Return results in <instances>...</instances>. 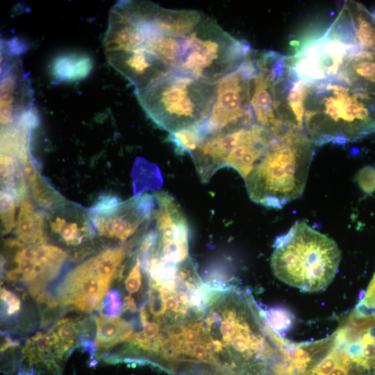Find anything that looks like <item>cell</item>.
I'll list each match as a JSON object with an SVG mask.
<instances>
[{"instance_id": "1", "label": "cell", "mask_w": 375, "mask_h": 375, "mask_svg": "<svg viewBox=\"0 0 375 375\" xmlns=\"http://www.w3.org/2000/svg\"><path fill=\"white\" fill-rule=\"evenodd\" d=\"M190 10L162 8L149 1H119L110 10L103 47L109 65L142 89L177 72Z\"/></svg>"}, {"instance_id": "2", "label": "cell", "mask_w": 375, "mask_h": 375, "mask_svg": "<svg viewBox=\"0 0 375 375\" xmlns=\"http://www.w3.org/2000/svg\"><path fill=\"white\" fill-rule=\"evenodd\" d=\"M290 46L285 62L294 78L353 88L357 65L375 56V22L360 3L345 1L329 26L307 31Z\"/></svg>"}, {"instance_id": "3", "label": "cell", "mask_w": 375, "mask_h": 375, "mask_svg": "<svg viewBox=\"0 0 375 375\" xmlns=\"http://www.w3.org/2000/svg\"><path fill=\"white\" fill-rule=\"evenodd\" d=\"M304 131L315 146L375 135V93L332 83H307Z\"/></svg>"}, {"instance_id": "4", "label": "cell", "mask_w": 375, "mask_h": 375, "mask_svg": "<svg viewBox=\"0 0 375 375\" xmlns=\"http://www.w3.org/2000/svg\"><path fill=\"white\" fill-rule=\"evenodd\" d=\"M315 145L304 131L274 135L268 149L244 180L250 199L281 209L303 194Z\"/></svg>"}, {"instance_id": "5", "label": "cell", "mask_w": 375, "mask_h": 375, "mask_svg": "<svg viewBox=\"0 0 375 375\" xmlns=\"http://www.w3.org/2000/svg\"><path fill=\"white\" fill-rule=\"evenodd\" d=\"M274 247L271 267L274 276L301 291L326 289L338 272L341 260L338 246L303 221H297L278 236Z\"/></svg>"}, {"instance_id": "6", "label": "cell", "mask_w": 375, "mask_h": 375, "mask_svg": "<svg viewBox=\"0 0 375 375\" xmlns=\"http://www.w3.org/2000/svg\"><path fill=\"white\" fill-rule=\"evenodd\" d=\"M217 83L172 72L135 93L147 117L171 133L199 126L207 119L217 97Z\"/></svg>"}, {"instance_id": "7", "label": "cell", "mask_w": 375, "mask_h": 375, "mask_svg": "<svg viewBox=\"0 0 375 375\" xmlns=\"http://www.w3.org/2000/svg\"><path fill=\"white\" fill-rule=\"evenodd\" d=\"M251 51L204 13L185 35L177 73L217 83L236 70Z\"/></svg>"}, {"instance_id": "8", "label": "cell", "mask_w": 375, "mask_h": 375, "mask_svg": "<svg viewBox=\"0 0 375 375\" xmlns=\"http://www.w3.org/2000/svg\"><path fill=\"white\" fill-rule=\"evenodd\" d=\"M256 72L253 50L234 72L217 82V97L199 130L206 138L256 123L253 112L251 81Z\"/></svg>"}, {"instance_id": "9", "label": "cell", "mask_w": 375, "mask_h": 375, "mask_svg": "<svg viewBox=\"0 0 375 375\" xmlns=\"http://www.w3.org/2000/svg\"><path fill=\"white\" fill-rule=\"evenodd\" d=\"M156 208L153 194L136 196L124 202L115 197L104 196L88 215L98 235L124 243L149 226Z\"/></svg>"}, {"instance_id": "10", "label": "cell", "mask_w": 375, "mask_h": 375, "mask_svg": "<svg viewBox=\"0 0 375 375\" xmlns=\"http://www.w3.org/2000/svg\"><path fill=\"white\" fill-rule=\"evenodd\" d=\"M256 72L251 81V106L256 122L278 135L286 128L281 122L274 97L276 81L286 69L285 56L272 51H253Z\"/></svg>"}, {"instance_id": "11", "label": "cell", "mask_w": 375, "mask_h": 375, "mask_svg": "<svg viewBox=\"0 0 375 375\" xmlns=\"http://www.w3.org/2000/svg\"><path fill=\"white\" fill-rule=\"evenodd\" d=\"M4 247L15 251V266L7 272L8 280L30 283L31 293L41 291L56 276L67 258L65 251L51 244L26 247L19 240L10 238L4 240Z\"/></svg>"}, {"instance_id": "12", "label": "cell", "mask_w": 375, "mask_h": 375, "mask_svg": "<svg viewBox=\"0 0 375 375\" xmlns=\"http://www.w3.org/2000/svg\"><path fill=\"white\" fill-rule=\"evenodd\" d=\"M333 336L353 375H375L374 313L356 306L344 317Z\"/></svg>"}, {"instance_id": "13", "label": "cell", "mask_w": 375, "mask_h": 375, "mask_svg": "<svg viewBox=\"0 0 375 375\" xmlns=\"http://www.w3.org/2000/svg\"><path fill=\"white\" fill-rule=\"evenodd\" d=\"M260 128L254 123L204 138L191 155L201 181H208L217 170L222 168L228 153L251 138Z\"/></svg>"}, {"instance_id": "14", "label": "cell", "mask_w": 375, "mask_h": 375, "mask_svg": "<svg viewBox=\"0 0 375 375\" xmlns=\"http://www.w3.org/2000/svg\"><path fill=\"white\" fill-rule=\"evenodd\" d=\"M46 227L67 246L77 247L95 233L88 213L81 208L62 203L46 216Z\"/></svg>"}, {"instance_id": "15", "label": "cell", "mask_w": 375, "mask_h": 375, "mask_svg": "<svg viewBox=\"0 0 375 375\" xmlns=\"http://www.w3.org/2000/svg\"><path fill=\"white\" fill-rule=\"evenodd\" d=\"M110 284L98 274L91 258L65 277L60 288V298L65 305L74 308L88 296L97 294L104 297Z\"/></svg>"}, {"instance_id": "16", "label": "cell", "mask_w": 375, "mask_h": 375, "mask_svg": "<svg viewBox=\"0 0 375 375\" xmlns=\"http://www.w3.org/2000/svg\"><path fill=\"white\" fill-rule=\"evenodd\" d=\"M22 361L26 367L19 370L35 375L42 371L53 375H59L61 372L62 361L55 351L49 334L38 332L26 340L22 350Z\"/></svg>"}, {"instance_id": "17", "label": "cell", "mask_w": 375, "mask_h": 375, "mask_svg": "<svg viewBox=\"0 0 375 375\" xmlns=\"http://www.w3.org/2000/svg\"><path fill=\"white\" fill-rule=\"evenodd\" d=\"M15 225V235L20 242L28 245L45 244L46 217L36 209L28 193L20 201Z\"/></svg>"}, {"instance_id": "18", "label": "cell", "mask_w": 375, "mask_h": 375, "mask_svg": "<svg viewBox=\"0 0 375 375\" xmlns=\"http://www.w3.org/2000/svg\"><path fill=\"white\" fill-rule=\"evenodd\" d=\"M97 326L95 345L97 350L106 351L119 343L132 339L133 328L131 323L120 317L101 314L95 317Z\"/></svg>"}, {"instance_id": "19", "label": "cell", "mask_w": 375, "mask_h": 375, "mask_svg": "<svg viewBox=\"0 0 375 375\" xmlns=\"http://www.w3.org/2000/svg\"><path fill=\"white\" fill-rule=\"evenodd\" d=\"M92 62L85 55L78 53L61 54L51 64V75L54 80L60 81H76L83 79L91 72Z\"/></svg>"}, {"instance_id": "20", "label": "cell", "mask_w": 375, "mask_h": 375, "mask_svg": "<svg viewBox=\"0 0 375 375\" xmlns=\"http://www.w3.org/2000/svg\"><path fill=\"white\" fill-rule=\"evenodd\" d=\"M78 330L72 318H62L49 332L55 351L62 362L69 355L76 343Z\"/></svg>"}, {"instance_id": "21", "label": "cell", "mask_w": 375, "mask_h": 375, "mask_svg": "<svg viewBox=\"0 0 375 375\" xmlns=\"http://www.w3.org/2000/svg\"><path fill=\"white\" fill-rule=\"evenodd\" d=\"M198 126L190 127L171 132L166 140L171 143L177 155L190 156L197 149L203 140Z\"/></svg>"}, {"instance_id": "22", "label": "cell", "mask_w": 375, "mask_h": 375, "mask_svg": "<svg viewBox=\"0 0 375 375\" xmlns=\"http://www.w3.org/2000/svg\"><path fill=\"white\" fill-rule=\"evenodd\" d=\"M22 197L16 191L1 188V219L3 234L10 233L16 225L17 207Z\"/></svg>"}, {"instance_id": "23", "label": "cell", "mask_w": 375, "mask_h": 375, "mask_svg": "<svg viewBox=\"0 0 375 375\" xmlns=\"http://www.w3.org/2000/svg\"><path fill=\"white\" fill-rule=\"evenodd\" d=\"M142 262L137 254L135 262L125 279V287L129 294L135 293L140 289L142 283Z\"/></svg>"}, {"instance_id": "24", "label": "cell", "mask_w": 375, "mask_h": 375, "mask_svg": "<svg viewBox=\"0 0 375 375\" xmlns=\"http://www.w3.org/2000/svg\"><path fill=\"white\" fill-rule=\"evenodd\" d=\"M356 178L365 194L371 195L375 192V167L372 165L363 167L358 171Z\"/></svg>"}, {"instance_id": "25", "label": "cell", "mask_w": 375, "mask_h": 375, "mask_svg": "<svg viewBox=\"0 0 375 375\" xmlns=\"http://www.w3.org/2000/svg\"><path fill=\"white\" fill-rule=\"evenodd\" d=\"M1 299L6 315L11 316L20 310L21 301L19 297L9 290L1 288Z\"/></svg>"}, {"instance_id": "26", "label": "cell", "mask_w": 375, "mask_h": 375, "mask_svg": "<svg viewBox=\"0 0 375 375\" xmlns=\"http://www.w3.org/2000/svg\"><path fill=\"white\" fill-rule=\"evenodd\" d=\"M122 305L123 303L117 290H112L107 293L104 302L106 315L116 317L122 309Z\"/></svg>"}, {"instance_id": "27", "label": "cell", "mask_w": 375, "mask_h": 375, "mask_svg": "<svg viewBox=\"0 0 375 375\" xmlns=\"http://www.w3.org/2000/svg\"><path fill=\"white\" fill-rule=\"evenodd\" d=\"M356 306L375 314V272L365 294Z\"/></svg>"}, {"instance_id": "28", "label": "cell", "mask_w": 375, "mask_h": 375, "mask_svg": "<svg viewBox=\"0 0 375 375\" xmlns=\"http://www.w3.org/2000/svg\"><path fill=\"white\" fill-rule=\"evenodd\" d=\"M80 345L83 349H85L90 353L92 356H93L97 351L95 342L90 338L82 337L80 340Z\"/></svg>"}, {"instance_id": "29", "label": "cell", "mask_w": 375, "mask_h": 375, "mask_svg": "<svg viewBox=\"0 0 375 375\" xmlns=\"http://www.w3.org/2000/svg\"><path fill=\"white\" fill-rule=\"evenodd\" d=\"M122 310L123 312L130 311L131 312H135L137 311L136 303L131 294L127 295L124 297Z\"/></svg>"}, {"instance_id": "30", "label": "cell", "mask_w": 375, "mask_h": 375, "mask_svg": "<svg viewBox=\"0 0 375 375\" xmlns=\"http://www.w3.org/2000/svg\"><path fill=\"white\" fill-rule=\"evenodd\" d=\"M3 338H1V351H5L9 348L15 347L16 344H14V342L6 335L4 333H1Z\"/></svg>"}, {"instance_id": "31", "label": "cell", "mask_w": 375, "mask_h": 375, "mask_svg": "<svg viewBox=\"0 0 375 375\" xmlns=\"http://www.w3.org/2000/svg\"><path fill=\"white\" fill-rule=\"evenodd\" d=\"M372 15H373V17L375 18V10L374 11Z\"/></svg>"}, {"instance_id": "32", "label": "cell", "mask_w": 375, "mask_h": 375, "mask_svg": "<svg viewBox=\"0 0 375 375\" xmlns=\"http://www.w3.org/2000/svg\"><path fill=\"white\" fill-rule=\"evenodd\" d=\"M278 375H285L284 374L278 372Z\"/></svg>"}]
</instances>
